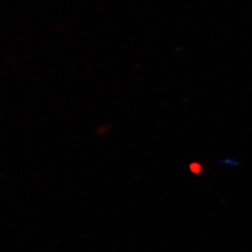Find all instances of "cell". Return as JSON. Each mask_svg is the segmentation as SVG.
<instances>
[{
    "label": "cell",
    "mask_w": 252,
    "mask_h": 252,
    "mask_svg": "<svg viewBox=\"0 0 252 252\" xmlns=\"http://www.w3.org/2000/svg\"><path fill=\"white\" fill-rule=\"evenodd\" d=\"M189 169L194 174H200L202 172V165L199 164L198 162H194V163L190 164Z\"/></svg>",
    "instance_id": "obj_1"
}]
</instances>
